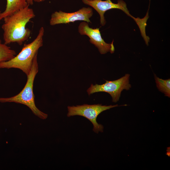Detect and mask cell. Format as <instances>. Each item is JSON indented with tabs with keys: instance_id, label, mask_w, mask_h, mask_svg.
Returning a JSON list of instances; mask_svg holds the SVG:
<instances>
[{
	"instance_id": "1",
	"label": "cell",
	"mask_w": 170,
	"mask_h": 170,
	"mask_svg": "<svg viewBox=\"0 0 170 170\" xmlns=\"http://www.w3.org/2000/svg\"><path fill=\"white\" fill-rule=\"evenodd\" d=\"M29 5L3 18L2 26L4 43H17L21 45L30 37L31 31L26 28L27 24L35 15Z\"/></svg>"
},
{
	"instance_id": "13",
	"label": "cell",
	"mask_w": 170,
	"mask_h": 170,
	"mask_svg": "<svg viewBox=\"0 0 170 170\" xmlns=\"http://www.w3.org/2000/svg\"><path fill=\"white\" fill-rule=\"evenodd\" d=\"M89 0V1H91V0Z\"/></svg>"
},
{
	"instance_id": "3",
	"label": "cell",
	"mask_w": 170,
	"mask_h": 170,
	"mask_svg": "<svg viewBox=\"0 0 170 170\" xmlns=\"http://www.w3.org/2000/svg\"><path fill=\"white\" fill-rule=\"evenodd\" d=\"M37 55L35 57L31 71L27 76V81L22 90L17 94L8 98H0L1 103L14 102L26 105L36 116L42 119L47 118L48 115L40 110L36 106L33 93V84L36 76L38 71Z\"/></svg>"
},
{
	"instance_id": "8",
	"label": "cell",
	"mask_w": 170,
	"mask_h": 170,
	"mask_svg": "<svg viewBox=\"0 0 170 170\" xmlns=\"http://www.w3.org/2000/svg\"><path fill=\"white\" fill-rule=\"evenodd\" d=\"M78 31L82 35H86L90 38L89 41L98 49L100 53L104 54L108 52L113 53L115 51L113 41L111 43H106L102 38L99 28L90 27L85 22L81 23L78 26Z\"/></svg>"
},
{
	"instance_id": "11",
	"label": "cell",
	"mask_w": 170,
	"mask_h": 170,
	"mask_svg": "<svg viewBox=\"0 0 170 170\" xmlns=\"http://www.w3.org/2000/svg\"><path fill=\"white\" fill-rule=\"evenodd\" d=\"M156 86L158 89L165 96L170 97V79L163 80L155 75Z\"/></svg>"
},
{
	"instance_id": "7",
	"label": "cell",
	"mask_w": 170,
	"mask_h": 170,
	"mask_svg": "<svg viewBox=\"0 0 170 170\" xmlns=\"http://www.w3.org/2000/svg\"><path fill=\"white\" fill-rule=\"evenodd\" d=\"M93 14V9L90 7H83L77 11L70 13L61 11H55L51 14L50 24L54 26L73 22L77 20H83L91 23L89 19Z\"/></svg>"
},
{
	"instance_id": "9",
	"label": "cell",
	"mask_w": 170,
	"mask_h": 170,
	"mask_svg": "<svg viewBox=\"0 0 170 170\" xmlns=\"http://www.w3.org/2000/svg\"><path fill=\"white\" fill-rule=\"evenodd\" d=\"M28 5L26 0H7L5 10L0 11V21Z\"/></svg>"
},
{
	"instance_id": "12",
	"label": "cell",
	"mask_w": 170,
	"mask_h": 170,
	"mask_svg": "<svg viewBox=\"0 0 170 170\" xmlns=\"http://www.w3.org/2000/svg\"><path fill=\"white\" fill-rule=\"evenodd\" d=\"M45 0H26L28 4L29 5H32L34 2L40 3L44 1Z\"/></svg>"
},
{
	"instance_id": "5",
	"label": "cell",
	"mask_w": 170,
	"mask_h": 170,
	"mask_svg": "<svg viewBox=\"0 0 170 170\" xmlns=\"http://www.w3.org/2000/svg\"><path fill=\"white\" fill-rule=\"evenodd\" d=\"M129 78L130 75L127 74L116 80L106 81L103 84H92L87 90V93L90 95L95 93L105 92L110 95L113 102H116L119 100L122 91L124 89L128 90L131 87Z\"/></svg>"
},
{
	"instance_id": "10",
	"label": "cell",
	"mask_w": 170,
	"mask_h": 170,
	"mask_svg": "<svg viewBox=\"0 0 170 170\" xmlns=\"http://www.w3.org/2000/svg\"><path fill=\"white\" fill-rule=\"evenodd\" d=\"M16 55L15 51L5 44L0 39V62L8 61Z\"/></svg>"
},
{
	"instance_id": "6",
	"label": "cell",
	"mask_w": 170,
	"mask_h": 170,
	"mask_svg": "<svg viewBox=\"0 0 170 170\" xmlns=\"http://www.w3.org/2000/svg\"><path fill=\"white\" fill-rule=\"evenodd\" d=\"M84 4L89 5L94 8L99 14L100 17V23L102 26H104L106 21L104 16L105 12L107 10L112 9H118L123 11L127 15L132 18L138 25L141 24L142 19L135 18L129 13L127 7L126 3L122 0H118L117 3L112 2L111 0H82Z\"/></svg>"
},
{
	"instance_id": "4",
	"label": "cell",
	"mask_w": 170,
	"mask_h": 170,
	"mask_svg": "<svg viewBox=\"0 0 170 170\" xmlns=\"http://www.w3.org/2000/svg\"><path fill=\"white\" fill-rule=\"evenodd\" d=\"M118 106L117 105L107 106L99 104L68 106L67 116H80L85 117L93 124V131L98 133L99 132H103L104 129L103 126L99 124L97 122L96 119L98 116L104 111Z\"/></svg>"
},
{
	"instance_id": "2",
	"label": "cell",
	"mask_w": 170,
	"mask_h": 170,
	"mask_svg": "<svg viewBox=\"0 0 170 170\" xmlns=\"http://www.w3.org/2000/svg\"><path fill=\"white\" fill-rule=\"evenodd\" d=\"M44 33V28L41 27L34 40L29 43L25 44L17 55L9 60L0 62V69H19L27 76L31 71L35 57L43 45Z\"/></svg>"
}]
</instances>
